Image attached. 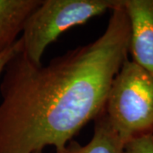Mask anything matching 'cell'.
Wrapping results in <instances>:
<instances>
[{"label":"cell","instance_id":"5","mask_svg":"<svg viewBox=\"0 0 153 153\" xmlns=\"http://www.w3.org/2000/svg\"><path fill=\"white\" fill-rule=\"evenodd\" d=\"M42 0H0V54L18 41L27 17Z\"/></svg>","mask_w":153,"mask_h":153},{"label":"cell","instance_id":"6","mask_svg":"<svg viewBox=\"0 0 153 153\" xmlns=\"http://www.w3.org/2000/svg\"><path fill=\"white\" fill-rule=\"evenodd\" d=\"M124 146L103 110L94 119L93 137L86 145L71 140L55 153H123Z\"/></svg>","mask_w":153,"mask_h":153},{"label":"cell","instance_id":"10","mask_svg":"<svg viewBox=\"0 0 153 153\" xmlns=\"http://www.w3.org/2000/svg\"><path fill=\"white\" fill-rule=\"evenodd\" d=\"M152 134H153V133H152Z\"/></svg>","mask_w":153,"mask_h":153},{"label":"cell","instance_id":"7","mask_svg":"<svg viewBox=\"0 0 153 153\" xmlns=\"http://www.w3.org/2000/svg\"><path fill=\"white\" fill-rule=\"evenodd\" d=\"M123 153H153L152 133L137 136L128 141Z\"/></svg>","mask_w":153,"mask_h":153},{"label":"cell","instance_id":"9","mask_svg":"<svg viewBox=\"0 0 153 153\" xmlns=\"http://www.w3.org/2000/svg\"><path fill=\"white\" fill-rule=\"evenodd\" d=\"M35 153H43V152H35Z\"/></svg>","mask_w":153,"mask_h":153},{"label":"cell","instance_id":"4","mask_svg":"<svg viewBox=\"0 0 153 153\" xmlns=\"http://www.w3.org/2000/svg\"><path fill=\"white\" fill-rule=\"evenodd\" d=\"M130 27L132 60L153 74V0H123Z\"/></svg>","mask_w":153,"mask_h":153},{"label":"cell","instance_id":"1","mask_svg":"<svg viewBox=\"0 0 153 153\" xmlns=\"http://www.w3.org/2000/svg\"><path fill=\"white\" fill-rule=\"evenodd\" d=\"M129 41L122 0L101 36L46 66L30 61L22 49L7 64L0 84V153L65 147L103 111Z\"/></svg>","mask_w":153,"mask_h":153},{"label":"cell","instance_id":"3","mask_svg":"<svg viewBox=\"0 0 153 153\" xmlns=\"http://www.w3.org/2000/svg\"><path fill=\"white\" fill-rule=\"evenodd\" d=\"M122 0H42L24 24L22 51L30 61L41 65L49 44L68 29L113 10Z\"/></svg>","mask_w":153,"mask_h":153},{"label":"cell","instance_id":"8","mask_svg":"<svg viewBox=\"0 0 153 153\" xmlns=\"http://www.w3.org/2000/svg\"><path fill=\"white\" fill-rule=\"evenodd\" d=\"M22 49V43L21 38H19L18 41L13 46H11L10 49L5 50L2 54H0V76L3 74V72L5 69L7 64L14 58L16 55Z\"/></svg>","mask_w":153,"mask_h":153},{"label":"cell","instance_id":"2","mask_svg":"<svg viewBox=\"0 0 153 153\" xmlns=\"http://www.w3.org/2000/svg\"><path fill=\"white\" fill-rule=\"evenodd\" d=\"M104 112L125 144L153 133L152 73L127 59L111 82Z\"/></svg>","mask_w":153,"mask_h":153}]
</instances>
